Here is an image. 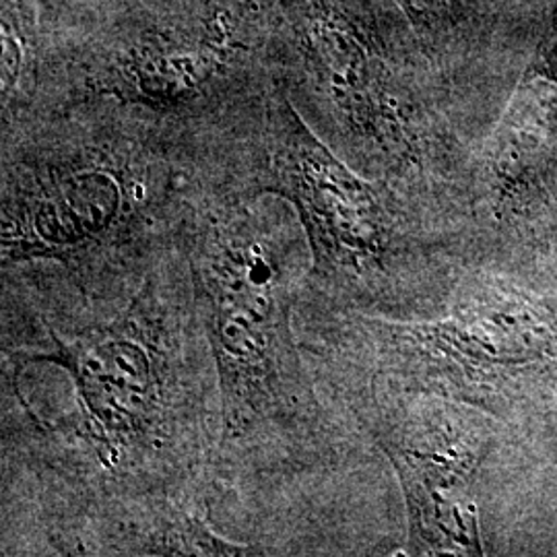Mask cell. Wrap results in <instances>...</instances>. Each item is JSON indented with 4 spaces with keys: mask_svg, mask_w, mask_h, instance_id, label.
Segmentation results:
<instances>
[{
    "mask_svg": "<svg viewBox=\"0 0 557 557\" xmlns=\"http://www.w3.org/2000/svg\"><path fill=\"white\" fill-rule=\"evenodd\" d=\"M0 554L106 556L218 504V372L182 246L126 277L0 267Z\"/></svg>",
    "mask_w": 557,
    "mask_h": 557,
    "instance_id": "6da1fadb",
    "label": "cell"
},
{
    "mask_svg": "<svg viewBox=\"0 0 557 557\" xmlns=\"http://www.w3.org/2000/svg\"><path fill=\"white\" fill-rule=\"evenodd\" d=\"M259 199L205 186L178 234L220 386L213 522L262 556L345 554L361 425L320 393L299 347L310 250L298 215Z\"/></svg>",
    "mask_w": 557,
    "mask_h": 557,
    "instance_id": "7a4b0ae2",
    "label": "cell"
},
{
    "mask_svg": "<svg viewBox=\"0 0 557 557\" xmlns=\"http://www.w3.org/2000/svg\"><path fill=\"white\" fill-rule=\"evenodd\" d=\"M126 153L23 161L7 172L0 267L40 262L100 281L140 273L174 248L200 188L151 186L147 163Z\"/></svg>",
    "mask_w": 557,
    "mask_h": 557,
    "instance_id": "3957f363",
    "label": "cell"
},
{
    "mask_svg": "<svg viewBox=\"0 0 557 557\" xmlns=\"http://www.w3.org/2000/svg\"><path fill=\"white\" fill-rule=\"evenodd\" d=\"M250 149L246 170L221 184L292 202L310 250L299 298L374 317L407 250L397 213L312 137L287 100L267 108Z\"/></svg>",
    "mask_w": 557,
    "mask_h": 557,
    "instance_id": "277c9868",
    "label": "cell"
}]
</instances>
